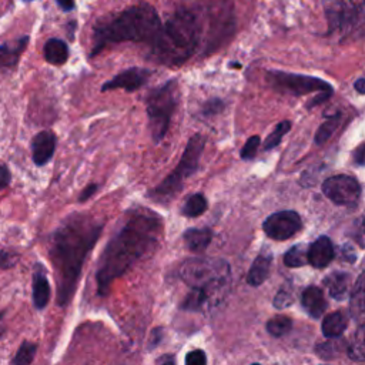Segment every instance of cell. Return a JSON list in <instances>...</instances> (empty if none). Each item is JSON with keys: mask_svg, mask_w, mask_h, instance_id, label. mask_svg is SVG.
<instances>
[{"mask_svg": "<svg viewBox=\"0 0 365 365\" xmlns=\"http://www.w3.org/2000/svg\"><path fill=\"white\" fill-rule=\"evenodd\" d=\"M103 231V222L86 212L67 215L51 232L48 240V257L54 268L57 282V305L70 304L84 261L94 248Z\"/></svg>", "mask_w": 365, "mask_h": 365, "instance_id": "6da1fadb", "label": "cell"}, {"mask_svg": "<svg viewBox=\"0 0 365 365\" xmlns=\"http://www.w3.org/2000/svg\"><path fill=\"white\" fill-rule=\"evenodd\" d=\"M163 221L153 211H134L108 240L96 272L97 292L106 297L111 284L151 254L161 238Z\"/></svg>", "mask_w": 365, "mask_h": 365, "instance_id": "7a4b0ae2", "label": "cell"}, {"mask_svg": "<svg viewBox=\"0 0 365 365\" xmlns=\"http://www.w3.org/2000/svg\"><path fill=\"white\" fill-rule=\"evenodd\" d=\"M150 44V56L160 64L178 67L190 60L202 47V30L192 10L181 1Z\"/></svg>", "mask_w": 365, "mask_h": 365, "instance_id": "3957f363", "label": "cell"}, {"mask_svg": "<svg viewBox=\"0 0 365 365\" xmlns=\"http://www.w3.org/2000/svg\"><path fill=\"white\" fill-rule=\"evenodd\" d=\"M180 278L190 287L181 309L204 312L207 307L224 298L231 281V268L222 258H191L181 265Z\"/></svg>", "mask_w": 365, "mask_h": 365, "instance_id": "277c9868", "label": "cell"}, {"mask_svg": "<svg viewBox=\"0 0 365 365\" xmlns=\"http://www.w3.org/2000/svg\"><path fill=\"white\" fill-rule=\"evenodd\" d=\"M161 27V20L150 3L130 6L114 17L98 23L93 33L91 57L98 54L106 46L123 41L151 43Z\"/></svg>", "mask_w": 365, "mask_h": 365, "instance_id": "5b68a950", "label": "cell"}, {"mask_svg": "<svg viewBox=\"0 0 365 365\" xmlns=\"http://www.w3.org/2000/svg\"><path fill=\"white\" fill-rule=\"evenodd\" d=\"M195 14L202 30V53L221 47L235 31L234 0H182Z\"/></svg>", "mask_w": 365, "mask_h": 365, "instance_id": "8992f818", "label": "cell"}, {"mask_svg": "<svg viewBox=\"0 0 365 365\" xmlns=\"http://www.w3.org/2000/svg\"><path fill=\"white\" fill-rule=\"evenodd\" d=\"M204 147L205 138L201 134L191 135L175 168L157 187H154L147 194V197H150L155 202L163 204L174 200L184 188L185 181L197 171Z\"/></svg>", "mask_w": 365, "mask_h": 365, "instance_id": "52a82bcc", "label": "cell"}, {"mask_svg": "<svg viewBox=\"0 0 365 365\" xmlns=\"http://www.w3.org/2000/svg\"><path fill=\"white\" fill-rule=\"evenodd\" d=\"M178 103V83L175 78L153 88L145 97V111L151 138L155 144L165 137Z\"/></svg>", "mask_w": 365, "mask_h": 365, "instance_id": "ba28073f", "label": "cell"}, {"mask_svg": "<svg viewBox=\"0 0 365 365\" xmlns=\"http://www.w3.org/2000/svg\"><path fill=\"white\" fill-rule=\"evenodd\" d=\"M267 81L275 91L294 97H301L311 93L331 97L334 93V87L328 81L307 74L269 70L267 71Z\"/></svg>", "mask_w": 365, "mask_h": 365, "instance_id": "9c48e42d", "label": "cell"}, {"mask_svg": "<svg viewBox=\"0 0 365 365\" xmlns=\"http://www.w3.org/2000/svg\"><path fill=\"white\" fill-rule=\"evenodd\" d=\"M324 195L336 205L355 207L361 198V184L355 177L338 174L328 177L322 182Z\"/></svg>", "mask_w": 365, "mask_h": 365, "instance_id": "30bf717a", "label": "cell"}, {"mask_svg": "<svg viewBox=\"0 0 365 365\" xmlns=\"http://www.w3.org/2000/svg\"><path fill=\"white\" fill-rule=\"evenodd\" d=\"M302 228V220L297 211L284 210L269 214L262 222V231L275 241H285Z\"/></svg>", "mask_w": 365, "mask_h": 365, "instance_id": "8fae6325", "label": "cell"}, {"mask_svg": "<svg viewBox=\"0 0 365 365\" xmlns=\"http://www.w3.org/2000/svg\"><path fill=\"white\" fill-rule=\"evenodd\" d=\"M151 70L144 68V67H130L123 71H120L117 76H114L111 80L106 81L101 86V91H108V90H125L127 93L137 91L141 88L150 78Z\"/></svg>", "mask_w": 365, "mask_h": 365, "instance_id": "7c38bea8", "label": "cell"}, {"mask_svg": "<svg viewBox=\"0 0 365 365\" xmlns=\"http://www.w3.org/2000/svg\"><path fill=\"white\" fill-rule=\"evenodd\" d=\"M365 0H341V29L342 37L361 34L364 27Z\"/></svg>", "mask_w": 365, "mask_h": 365, "instance_id": "4fadbf2b", "label": "cell"}, {"mask_svg": "<svg viewBox=\"0 0 365 365\" xmlns=\"http://www.w3.org/2000/svg\"><path fill=\"white\" fill-rule=\"evenodd\" d=\"M56 150V134L50 130L37 133L31 140V158L36 165L47 164Z\"/></svg>", "mask_w": 365, "mask_h": 365, "instance_id": "5bb4252c", "label": "cell"}, {"mask_svg": "<svg viewBox=\"0 0 365 365\" xmlns=\"http://www.w3.org/2000/svg\"><path fill=\"white\" fill-rule=\"evenodd\" d=\"M335 258V250L332 241L327 235L318 237L308 245V264L314 268H325Z\"/></svg>", "mask_w": 365, "mask_h": 365, "instance_id": "9a60e30c", "label": "cell"}, {"mask_svg": "<svg viewBox=\"0 0 365 365\" xmlns=\"http://www.w3.org/2000/svg\"><path fill=\"white\" fill-rule=\"evenodd\" d=\"M272 262V254L268 250H261V252L255 257L247 274V284L251 287H259L269 275Z\"/></svg>", "mask_w": 365, "mask_h": 365, "instance_id": "2e32d148", "label": "cell"}, {"mask_svg": "<svg viewBox=\"0 0 365 365\" xmlns=\"http://www.w3.org/2000/svg\"><path fill=\"white\" fill-rule=\"evenodd\" d=\"M50 282L47 279L43 265L36 264L33 272V304L37 309L46 308L50 301Z\"/></svg>", "mask_w": 365, "mask_h": 365, "instance_id": "e0dca14e", "label": "cell"}, {"mask_svg": "<svg viewBox=\"0 0 365 365\" xmlns=\"http://www.w3.org/2000/svg\"><path fill=\"white\" fill-rule=\"evenodd\" d=\"M301 304L304 309L315 319L322 317L327 309V299L324 297V292L317 285H309L302 291Z\"/></svg>", "mask_w": 365, "mask_h": 365, "instance_id": "ac0fdd59", "label": "cell"}, {"mask_svg": "<svg viewBox=\"0 0 365 365\" xmlns=\"http://www.w3.org/2000/svg\"><path fill=\"white\" fill-rule=\"evenodd\" d=\"M29 44V36H23L17 40L3 43L0 46V68H10L19 63L20 56Z\"/></svg>", "mask_w": 365, "mask_h": 365, "instance_id": "d6986e66", "label": "cell"}, {"mask_svg": "<svg viewBox=\"0 0 365 365\" xmlns=\"http://www.w3.org/2000/svg\"><path fill=\"white\" fill-rule=\"evenodd\" d=\"M351 279V274L346 271H332L324 278V285L334 299L341 301L348 292Z\"/></svg>", "mask_w": 365, "mask_h": 365, "instance_id": "ffe728a7", "label": "cell"}, {"mask_svg": "<svg viewBox=\"0 0 365 365\" xmlns=\"http://www.w3.org/2000/svg\"><path fill=\"white\" fill-rule=\"evenodd\" d=\"M185 247L192 252H202L212 240V231L210 228H188L182 234Z\"/></svg>", "mask_w": 365, "mask_h": 365, "instance_id": "44dd1931", "label": "cell"}, {"mask_svg": "<svg viewBox=\"0 0 365 365\" xmlns=\"http://www.w3.org/2000/svg\"><path fill=\"white\" fill-rule=\"evenodd\" d=\"M364 288H365L364 272H361L354 284V288L351 292V299H349V314L358 324H364V311H365Z\"/></svg>", "mask_w": 365, "mask_h": 365, "instance_id": "7402d4cb", "label": "cell"}, {"mask_svg": "<svg viewBox=\"0 0 365 365\" xmlns=\"http://www.w3.org/2000/svg\"><path fill=\"white\" fill-rule=\"evenodd\" d=\"M43 54L47 63L53 66H61L68 58V46L60 38H50L44 44Z\"/></svg>", "mask_w": 365, "mask_h": 365, "instance_id": "603a6c76", "label": "cell"}, {"mask_svg": "<svg viewBox=\"0 0 365 365\" xmlns=\"http://www.w3.org/2000/svg\"><path fill=\"white\" fill-rule=\"evenodd\" d=\"M348 327V318L342 311H335L328 314L322 319V334L325 338H332V336H339L344 334V331Z\"/></svg>", "mask_w": 365, "mask_h": 365, "instance_id": "cb8c5ba5", "label": "cell"}, {"mask_svg": "<svg viewBox=\"0 0 365 365\" xmlns=\"http://www.w3.org/2000/svg\"><path fill=\"white\" fill-rule=\"evenodd\" d=\"M344 351H346V342H345V339L341 338V335L328 338V341L319 342L315 346L317 356H319L321 359H325V361L338 358Z\"/></svg>", "mask_w": 365, "mask_h": 365, "instance_id": "d4e9b609", "label": "cell"}, {"mask_svg": "<svg viewBox=\"0 0 365 365\" xmlns=\"http://www.w3.org/2000/svg\"><path fill=\"white\" fill-rule=\"evenodd\" d=\"M325 19L328 23V34L339 33L341 29V0H322Z\"/></svg>", "mask_w": 365, "mask_h": 365, "instance_id": "484cf974", "label": "cell"}, {"mask_svg": "<svg viewBox=\"0 0 365 365\" xmlns=\"http://www.w3.org/2000/svg\"><path fill=\"white\" fill-rule=\"evenodd\" d=\"M341 120H342V113H335L334 115H331L329 118H327L317 130L315 133V144L317 145H322L325 144L331 137L332 134L336 131V128L341 125Z\"/></svg>", "mask_w": 365, "mask_h": 365, "instance_id": "4316f807", "label": "cell"}, {"mask_svg": "<svg viewBox=\"0 0 365 365\" xmlns=\"http://www.w3.org/2000/svg\"><path fill=\"white\" fill-rule=\"evenodd\" d=\"M207 207H208V202H207V198L204 197V194L195 192L185 200V202L181 208V214L184 217L194 218V217L201 215L207 210Z\"/></svg>", "mask_w": 365, "mask_h": 365, "instance_id": "83f0119b", "label": "cell"}, {"mask_svg": "<svg viewBox=\"0 0 365 365\" xmlns=\"http://www.w3.org/2000/svg\"><path fill=\"white\" fill-rule=\"evenodd\" d=\"M284 264L289 268H298L308 264V245L295 244L284 254Z\"/></svg>", "mask_w": 365, "mask_h": 365, "instance_id": "f1b7e54d", "label": "cell"}, {"mask_svg": "<svg viewBox=\"0 0 365 365\" xmlns=\"http://www.w3.org/2000/svg\"><path fill=\"white\" fill-rule=\"evenodd\" d=\"M265 328H267V331L271 336L279 338V336H284L285 334H288L291 331L292 319L287 315H275V317L268 319Z\"/></svg>", "mask_w": 365, "mask_h": 365, "instance_id": "f546056e", "label": "cell"}, {"mask_svg": "<svg viewBox=\"0 0 365 365\" xmlns=\"http://www.w3.org/2000/svg\"><path fill=\"white\" fill-rule=\"evenodd\" d=\"M346 354L349 359L356 362L365 361V346H364V324H358V331L351 344H346Z\"/></svg>", "mask_w": 365, "mask_h": 365, "instance_id": "4dcf8cb0", "label": "cell"}, {"mask_svg": "<svg viewBox=\"0 0 365 365\" xmlns=\"http://www.w3.org/2000/svg\"><path fill=\"white\" fill-rule=\"evenodd\" d=\"M37 352V345L34 342L30 341H23L21 345L19 346L16 355L13 356V359L10 361L11 364H17V365H26V364H31L34 356Z\"/></svg>", "mask_w": 365, "mask_h": 365, "instance_id": "1f68e13d", "label": "cell"}, {"mask_svg": "<svg viewBox=\"0 0 365 365\" xmlns=\"http://www.w3.org/2000/svg\"><path fill=\"white\" fill-rule=\"evenodd\" d=\"M289 130H291V121H289V120H282L281 123H278V124L275 125L274 131H272V133L267 137V140L264 141V150H265V151H269V150L275 148V147L281 143L282 137H284Z\"/></svg>", "mask_w": 365, "mask_h": 365, "instance_id": "d6a6232c", "label": "cell"}, {"mask_svg": "<svg viewBox=\"0 0 365 365\" xmlns=\"http://www.w3.org/2000/svg\"><path fill=\"white\" fill-rule=\"evenodd\" d=\"M292 302H294V288H292L291 282H287L278 289V292L275 294V297L272 299V304L275 308L282 309V308L292 305Z\"/></svg>", "mask_w": 365, "mask_h": 365, "instance_id": "836d02e7", "label": "cell"}, {"mask_svg": "<svg viewBox=\"0 0 365 365\" xmlns=\"http://www.w3.org/2000/svg\"><path fill=\"white\" fill-rule=\"evenodd\" d=\"M259 144H261L259 135H252V137H250V138L245 141L244 147L241 148L240 157H241L242 160H252V158L257 155V151H258V148H259Z\"/></svg>", "mask_w": 365, "mask_h": 365, "instance_id": "e575fe53", "label": "cell"}, {"mask_svg": "<svg viewBox=\"0 0 365 365\" xmlns=\"http://www.w3.org/2000/svg\"><path fill=\"white\" fill-rule=\"evenodd\" d=\"M17 259H19V255L16 252L7 251V250L0 251V268L1 269H9V268L14 267Z\"/></svg>", "mask_w": 365, "mask_h": 365, "instance_id": "d590c367", "label": "cell"}, {"mask_svg": "<svg viewBox=\"0 0 365 365\" xmlns=\"http://www.w3.org/2000/svg\"><path fill=\"white\" fill-rule=\"evenodd\" d=\"M184 361L187 365H204L207 362V355L202 349H194L185 355Z\"/></svg>", "mask_w": 365, "mask_h": 365, "instance_id": "8d00e7d4", "label": "cell"}, {"mask_svg": "<svg viewBox=\"0 0 365 365\" xmlns=\"http://www.w3.org/2000/svg\"><path fill=\"white\" fill-rule=\"evenodd\" d=\"M224 108V103L218 98H211L208 101H205L204 107H202V114L204 115H215L218 114L221 110Z\"/></svg>", "mask_w": 365, "mask_h": 365, "instance_id": "74e56055", "label": "cell"}, {"mask_svg": "<svg viewBox=\"0 0 365 365\" xmlns=\"http://www.w3.org/2000/svg\"><path fill=\"white\" fill-rule=\"evenodd\" d=\"M163 336H164V329H163V328H154V329L151 331V334H150L147 348H148V349H154L155 346H158L160 342H161V339H163Z\"/></svg>", "mask_w": 365, "mask_h": 365, "instance_id": "f35d334b", "label": "cell"}, {"mask_svg": "<svg viewBox=\"0 0 365 365\" xmlns=\"http://www.w3.org/2000/svg\"><path fill=\"white\" fill-rule=\"evenodd\" d=\"M98 190V184H94V182H90L78 195V201L80 202H84L87 201L90 197H93L96 194V191Z\"/></svg>", "mask_w": 365, "mask_h": 365, "instance_id": "ab89813d", "label": "cell"}, {"mask_svg": "<svg viewBox=\"0 0 365 365\" xmlns=\"http://www.w3.org/2000/svg\"><path fill=\"white\" fill-rule=\"evenodd\" d=\"M341 259H344L346 262H354L356 259V255H355L351 244H344L341 247Z\"/></svg>", "mask_w": 365, "mask_h": 365, "instance_id": "60d3db41", "label": "cell"}, {"mask_svg": "<svg viewBox=\"0 0 365 365\" xmlns=\"http://www.w3.org/2000/svg\"><path fill=\"white\" fill-rule=\"evenodd\" d=\"M11 180V174L7 165H0V191L4 190Z\"/></svg>", "mask_w": 365, "mask_h": 365, "instance_id": "b9f144b4", "label": "cell"}, {"mask_svg": "<svg viewBox=\"0 0 365 365\" xmlns=\"http://www.w3.org/2000/svg\"><path fill=\"white\" fill-rule=\"evenodd\" d=\"M365 148H364V144H359L358 147H356V150L354 151V163L356 164V165H364V161H365Z\"/></svg>", "mask_w": 365, "mask_h": 365, "instance_id": "7bdbcfd3", "label": "cell"}, {"mask_svg": "<svg viewBox=\"0 0 365 365\" xmlns=\"http://www.w3.org/2000/svg\"><path fill=\"white\" fill-rule=\"evenodd\" d=\"M63 11H71L74 9V0H56Z\"/></svg>", "mask_w": 365, "mask_h": 365, "instance_id": "ee69618b", "label": "cell"}, {"mask_svg": "<svg viewBox=\"0 0 365 365\" xmlns=\"http://www.w3.org/2000/svg\"><path fill=\"white\" fill-rule=\"evenodd\" d=\"M354 87H355V90H356L359 94H364V93H365V78H364V77H359V78L354 83Z\"/></svg>", "mask_w": 365, "mask_h": 365, "instance_id": "f6af8a7d", "label": "cell"}, {"mask_svg": "<svg viewBox=\"0 0 365 365\" xmlns=\"http://www.w3.org/2000/svg\"><path fill=\"white\" fill-rule=\"evenodd\" d=\"M155 362H157V364H174V362H175V358H174V355H171V354H165L163 358L155 359Z\"/></svg>", "mask_w": 365, "mask_h": 365, "instance_id": "bcb514c9", "label": "cell"}, {"mask_svg": "<svg viewBox=\"0 0 365 365\" xmlns=\"http://www.w3.org/2000/svg\"><path fill=\"white\" fill-rule=\"evenodd\" d=\"M230 66H231V67H237V68H240V67H241V64H238V63H231Z\"/></svg>", "mask_w": 365, "mask_h": 365, "instance_id": "7dc6e473", "label": "cell"}, {"mask_svg": "<svg viewBox=\"0 0 365 365\" xmlns=\"http://www.w3.org/2000/svg\"><path fill=\"white\" fill-rule=\"evenodd\" d=\"M3 317H4V311H0V322H1V319H3Z\"/></svg>", "mask_w": 365, "mask_h": 365, "instance_id": "c3c4849f", "label": "cell"}]
</instances>
